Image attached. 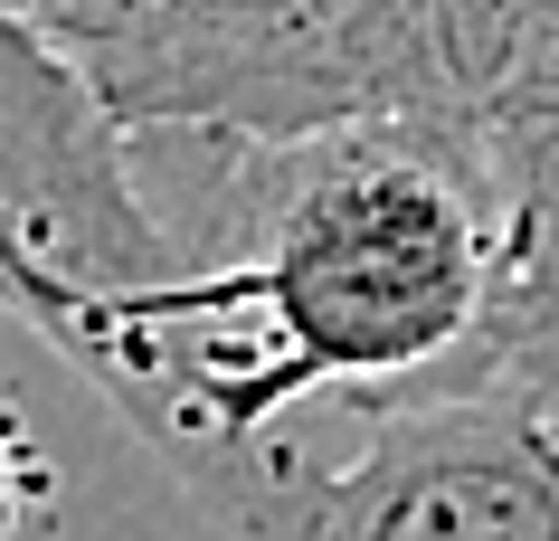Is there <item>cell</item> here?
<instances>
[{"instance_id":"1","label":"cell","mask_w":559,"mask_h":541,"mask_svg":"<svg viewBox=\"0 0 559 541\" xmlns=\"http://www.w3.org/2000/svg\"><path fill=\"white\" fill-rule=\"evenodd\" d=\"M285 390L352 419L493 390L502 162L493 115H399L285 152H209V238Z\"/></svg>"},{"instance_id":"2","label":"cell","mask_w":559,"mask_h":541,"mask_svg":"<svg viewBox=\"0 0 559 541\" xmlns=\"http://www.w3.org/2000/svg\"><path fill=\"white\" fill-rule=\"evenodd\" d=\"M123 143L285 152L399 115H465L427 0H0Z\"/></svg>"},{"instance_id":"3","label":"cell","mask_w":559,"mask_h":541,"mask_svg":"<svg viewBox=\"0 0 559 541\" xmlns=\"http://www.w3.org/2000/svg\"><path fill=\"white\" fill-rule=\"evenodd\" d=\"M180 275V238L162 228L133 143L95 105L29 20L0 10V304H20L48 342L123 295Z\"/></svg>"},{"instance_id":"4","label":"cell","mask_w":559,"mask_h":541,"mask_svg":"<svg viewBox=\"0 0 559 541\" xmlns=\"http://www.w3.org/2000/svg\"><path fill=\"white\" fill-rule=\"evenodd\" d=\"M257 541H559V447L502 390L389 409L352 456H304Z\"/></svg>"},{"instance_id":"5","label":"cell","mask_w":559,"mask_h":541,"mask_svg":"<svg viewBox=\"0 0 559 541\" xmlns=\"http://www.w3.org/2000/svg\"><path fill=\"white\" fill-rule=\"evenodd\" d=\"M502 275H493V390L559 437V115H493Z\"/></svg>"},{"instance_id":"6","label":"cell","mask_w":559,"mask_h":541,"mask_svg":"<svg viewBox=\"0 0 559 541\" xmlns=\"http://www.w3.org/2000/svg\"><path fill=\"white\" fill-rule=\"evenodd\" d=\"M465 115H522L559 86V0H427Z\"/></svg>"},{"instance_id":"7","label":"cell","mask_w":559,"mask_h":541,"mask_svg":"<svg viewBox=\"0 0 559 541\" xmlns=\"http://www.w3.org/2000/svg\"><path fill=\"white\" fill-rule=\"evenodd\" d=\"M38 494H48V466H38V447H29V427H20V409L0 399V522H10V513H29Z\"/></svg>"},{"instance_id":"8","label":"cell","mask_w":559,"mask_h":541,"mask_svg":"<svg viewBox=\"0 0 559 541\" xmlns=\"http://www.w3.org/2000/svg\"><path fill=\"white\" fill-rule=\"evenodd\" d=\"M540 105H559V86H550V95H540Z\"/></svg>"},{"instance_id":"9","label":"cell","mask_w":559,"mask_h":541,"mask_svg":"<svg viewBox=\"0 0 559 541\" xmlns=\"http://www.w3.org/2000/svg\"><path fill=\"white\" fill-rule=\"evenodd\" d=\"M550 447H559V437H550Z\"/></svg>"},{"instance_id":"10","label":"cell","mask_w":559,"mask_h":541,"mask_svg":"<svg viewBox=\"0 0 559 541\" xmlns=\"http://www.w3.org/2000/svg\"><path fill=\"white\" fill-rule=\"evenodd\" d=\"M550 115H559V105H550Z\"/></svg>"}]
</instances>
